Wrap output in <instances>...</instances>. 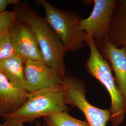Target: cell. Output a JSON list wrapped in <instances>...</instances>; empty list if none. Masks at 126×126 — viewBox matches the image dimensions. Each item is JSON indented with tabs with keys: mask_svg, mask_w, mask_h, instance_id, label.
<instances>
[{
	"mask_svg": "<svg viewBox=\"0 0 126 126\" xmlns=\"http://www.w3.org/2000/svg\"><path fill=\"white\" fill-rule=\"evenodd\" d=\"M14 5L17 20L29 23L35 32L45 63L54 69L63 80L66 76V50L59 36L47 22L26 2Z\"/></svg>",
	"mask_w": 126,
	"mask_h": 126,
	"instance_id": "obj_1",
	"label": "cell"
},
{
	"mask_svg": "<svg viewBox=\"0 0 126 126\" xmlns=\"http://www.w3.org/2000/svg\"><path fill=\"white\" fill-rule=\"evenodd\" d=\"M86 44L90 50L89 58L85 64L86 70L108 91L111 101L109 109L110 121L113 126H120L126 115V99L117 86L110 63L101 55L94 39L87 34Z\"/></svg>",
	"mask_w": 126,
	"mask_h": 126,
	"instance_id": "obj_2",
	"label": "cell"
},
{
	"mask_svg": "<svg viewBox=\"0 0 126 126\" xmlns=\"http://www.w3.org/2000/svg\"><path fill=\"white\" fill-rule=\"evenodd\" d=\"M69 111L61 85L29 93L27 101L21 108L2 118L4 120H14L24 123Z\"/></svg>",
	"mask_w": 126,
	"mask_h": 126,
	"instance_id": "obj_3",
	"label": "cell"
},
{
	"mask_svg": "<svg viewBox=\"0 0 126 126\" xmlns=\"http://www.w3.org/2000/svg\"><path fill=\"white\" fill-rule=\"evenodd\" d=\"M36 1L44 8L46 21L59 36L66 51L74 52L84 48L86 34L81 29V18L77 13L56 8L46 0Z\"/></svg>",
	"mask_w": 126,
	"mask_h": 126,
	"instance_id": "obj_4",
	"label": "cell"
},
{
	"mask_svg": "<svg viewBox=\"0 0 126 126\" xmlns=\"http://www.w3.org/2000/svg\"><path fill=\"white\" fill-rule=\"evenodd\" d=\"M65 103L76 107L84 114L90 126H107L110 121L109 109H102L92 105L87 100L85 82L71 74L66 75L62 82Z\"/></svg>",
	"mask_w": 126,
	"mask_h": 126,
	"instance_id": "obj_5",
	"label": "cell"
},
{
	"mask_svg": "<svg viewBox=\"0 0 126 126\" xmlns=\"http://www.w3.org/2000/svg\"><path fill=\"white\" fill-rule=\"evenodd\" d=\"M117 0H94L90 16L81 19V29L98 43L108 40L112 19Z\"/></svg>",
	"mask_w": 126,
	"mask_h": 126,
	"instance_id": "obj_6",
	"label": "cell"
},
{
	"mask_svg": "<svg viewBox=\"0 0 126 126\" xmlns=\"http://www.w3.org/2000/svg\"><path fill=\"white\" fill-rule=\"evenodd\" d=\"M9 34L15 53L25 63L29 60L44 62L35 33L29 23L16 20Z\"/></svg>",
	"mask_w": 126,
	"mask_h": 126,
	"instance_id": "obj_7",
	"label": "cell"
},
{
	"mask_svg": "<svg viewBox=\"0 0 126 126\" xmlns=\"http://www.w3.org/2000/svg\"><path fill=\"white\" fill-rule=\"evenodd\" d=\"M24 71L25 90L29 93L62 85L58 73L44 62L29 60L25 63Z\"/></svg>",
	"mask_w": 126,
	"mask_h": 126,
	"instance_id": "obj_8",
	"label": "cell"
},
{
	"mask_svg": "<svg viewBox=\"0 0 126 126\" xmlns=\"http://www.w3.org/2000/svg\"><path fill=\"white\" fill-rule=\"evenodd\" d=\"M99 52L110 63L117 86L126 100V51L117 48L108 40L95 43Z\"/></svg>",
	"mask_w": 126,
	"mask_h": 126,
	"instance_id": "obj_9",
	"label": "cell"
},
{
	"mask_svg": "<svg viewBox=\"0 0 126 126\" xmlns=\"http://www.w3.org/2000/svg\"><path fill=\"white\" fill-rule=\"evenodd\" d=\"M29 93L12 84L0 72V116L16 111L27 101Z\"/></svg>",
	"mask_w": 126,
	"mask_h": 126,
	"instance_id": "obj_10",
	"label": "cell"
},
{
	"mask_svg": "<svg viewBox=\"0 0 126 126\" xmlns=\"http://www.w3.org/2000/svg\"><path fill=\"white\" fill-rule=\"evenodd\" d=\"M25 62L22 58L14 54L0 62V72L14 86L25 90Z\"/></svg>",
	"mask_w": 126,
	"mask_h": 126,
	"instance_id": "obj_11",
	"label": "cell"
},
{
	"mask_svg": "<svg viewBox=\"0 0 126 126\" xmlns=\"http://www.w3.org/2000/svg\"><path fill=\"white\" fill-rule=\"evenodd\" d=\"M108 41L126 51V7L117 4L113 14L108 33Z\"/></svg>",
	"mask_w": 126,
	"mask_h": 126,
	"instance_id": "obj_12",
	"label": "cell"
},
{
	"mask_svg": "<svg viewBox=\"0 0 126 126\" xmlns=\"http://www.w3.org/2000/svg\"><path fill=\"white\" fill-rule=\"evenodd\" d=\"M48 126H90L87 122L70 115L68 112H61L43 117Z\"/></svg>",
	"mask_w": 126,
	"mask_h": 126,
	"instance_id": "obj_13",
	"label": "cell"
},
{
	"mask_svg": "<svg viewBox=\"0 0 126 126\" xmlns=\"http://www.w3.org/2000/svg\"><path fill=\"white\" fill-rule=\"evenodd\" d=\"M16 20V14L13 10L0 12V37L9 32Z\"/></svg>",
	"mask_w": 126,
	"mask_h": 126,
	"instance_id": "obj_14",
	"label": "cell"
},
{
	"mask_svg": "<svg viewBox=\"0 0 126 126\" xmlns=\"http://www.w3.org/2000/svg\"><path fill=\"white\" fill-rule=\"evenodd\" d=\"M14 54L9 32L0 37V62Z\"/></svg>",
	"mask_w": 126,
	"mask_h": 126,
	"instance_id": "obj_15",
	"label": "cell"
},
{
	"mask_svg": "<svg viewBox=\"0 0 126 126\" xmlns=\"http://www.w3.org/2000/svg\"><path fill=\"white\" fill-rule=\"evenodd\" d=\"M21 0H0V12L6 11L9 5H16Z\"/></svg>",
	"mask_w": 126,
	"mask_h": 126,
	"instance_id": "obj_16",
	"label": "cell"
},
{
	"mask_svg": "<svg viewBox=\"0 0 126 126\" xmlns=\"http://www.w3.org/2000/svg\"><path fill=\"white\" fill-rule=\"evenodd\" d=\"M24 123L18 121L14 120H7L5 122L0 124V126H24Z\"/></svg>",
	"mask_w": 126,
	"mask_h": 126,
	"instance_id": "obj_17",
	"label": "cell"
},
{
	"mask_svg": "<svg viewBox=\"0 0 126 126\" xmlns=\"http://www.w3.org/2000/svg\"><path fill=\"white\" fill-rule=\"evenodd\" d=\"M36 126H46L45 124L42 125L39 122H36Z\"/></svg>",
	"mask_w": 126,
	"mask_h": 126,
	"instance_id": "obj_18",
	"label": "cell"
}]
</instances>
